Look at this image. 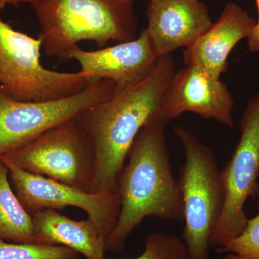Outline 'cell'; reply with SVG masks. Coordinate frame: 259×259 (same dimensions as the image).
<instances>
[{
  "label": "cell",
  "instance_id": "cell-19",
  "mask_svg": "<svg viewBox=\"0 0 259 259\" xmlns=\"http://www.w3.org/2000/svg\"><path fill=\"white\" fill-rule=\"evenodd\" d=\"M258 9V20L255 22L249 36L247 38L248 50L250 52H259V0H255Z\"/></svg>",
  "mask_w": 259,
  "mask_h": 259
},
{
  "label": "cell",
  "instance_id": "cell-13",
  "mask_svg": "<svg viewBox=\"0 0 259 259\" xmlns=\"http://www.w3.org/2000/svg\"><path fill=\"white\" fill-rule=\"evenodd\" d=\"M255 20L236 3H228L215 23L185 48V65L197 66L215 79L228 69V58L233 48L248 38Z\"/></svg>",
  "mask_w": 259,
  "mask_h": 259
},
{
  "label": "cell",
  "instance_id": "cell-10",
  "mask_svg": "<svg viewBox=\"0 0 259 259\" xmlns=\"http://www.w3.org/2000/svg\"><path fill=\"white\" fill-rule=\"evenodd\" d=\"M233 107L226 83L192 65L175 73L163 97V114L168 120L190 112L232 127Z\"/></svg>",
  "mask_w": 259,
  "mask_h": 259
},
{
  "label": "cell",
  "instance_id": "cell-9",
  "mask_svg": "<svg viewBox=\"0 0 259 259\" xmlns=\"http://www.w3.org/2000/svg\"><path fill=\"white\" fill-rule=\"evenodd\" d=\"M0 159L8 167L12 187L29 214L44 209L77 207L88 214L106 241L118 219L120 209L118 193L85 192L24 171L5 158Z\"/></svg>",
  "mask_w": 259,
  "mask_h": 259
},
{
  "label": "cell",
  "instance_id": "cell-7",
  "mask_svg": "<svg viewBox=\"0 0 259 259\" xmlns=\"http://www.w3.org/2000/svg\"><path fill=\"white\" fill-rule=\"evenodd\" d=\"M115 89L113 81L102 79L71 96L42 102L18 101L0 89V158L110 98Z\"/></svg>",
  "mask_w": 259,
  "mask_h": 259
},
{
  "label": "cell",
  "instance_id": "cell-3",
  "mask_svg": "<svg viewBox=\"0 0 259 259\" xmlns=\"http://www.w3.org/2000/svg\"><path fill=\"white\" fill-rule=\"evenodd\" d=\"M30 5L40 26L42 50L49 58L66 61L80 42L104 48L110 41L138 37L133 0H33Z\"/></svg>",
  "mask_w": 259,
  "mask_h": 259
},
{
  "label": "cell",
  "instance_id": "cell-4",
  "mask_svg": "<svg viewBox=\"0 0 259 259\" xmlns=\"http://www.w3.org/2000/svg\"><path fill=\"white\" fill-rule=\"evenodd\" d=\"M185 153L180 184L187 259H209L210 238L224 205L221 171L212 150L188 130L174 127Z\"/></svg>",
  "mask_w": 259,
  "mask_h": 259
},
{
  "label": "cell",
  "instance_id": "cell-2",
  "mask_svg": "<svg viewBox=\"0 0 259 259\" xmlns=\"http://www.w3.org/2000/svg\"><path fill=\"white\" fill-rule=\"evenodd\" d=\"M159 117L140 131L117 181L120 209L117 224L105 241V249L125 250L127 238L146 218L183 221L180 184L175 179L167 147L165 128Z\"/></svg>",
  "mask_w": 259,
  "mask_h": 259
},
{
  "label": "cell",
  "instance_id": "cell-5",
  "mask_svg": "<svg viewBox=\"0 0 259 259\" xmlns=\"http://www.w3.org/2000/svg\"><path fill=\"white\" fill-rule=\"evenodd\" d=\"M33 0H0V89L13 100L42 102L81 92L95 81L80 72H59L40 61L42 41L13 29L1 18L8 5L31 4Z\"/></svg>",
  "mask_w": 259,
  "mask_h": 259
},
{
  "label": "cell",
  "instance_id": "cell-16",
  "mask_svg": "<svg viewBox=\"0 0 259 259\" xmlns=\"http://www.w3.org/2000/svg\"><path fill=\"white\" fill-rule=\"evenodd\" d=\"M79 253L63 245L0 241V259H79Z\"/></svg>",
  "mask_w": 259,
  "mask_h": 259
},
{
  "label": "cell",
  "instance_id": "cell-8",
  "mask_svg": "<svg viewBox=\"0 0 259 259\" xmlns=\"http://www.w3.org/2000/svg\"><path fill=\"white\" fill-rule=\"evenodd\" d=\"M241 137L231 159L221 171L224 205L210 238L218 248L225 240L238 236L248 221L247 200L254 198L259 177V91L250 97L240 123Z\"/></svg>",
  "mask_w": 259,
  "mask_h": 259
},
{
  "label": "cell",
  "instance_id": "cell-20",
  "mask_svg": "<svg viewBox=\"0 0 259 259\" xmlns=\"http://www.w3.org/2000/svg\"><path fill=\"white\" fill-rule=\"evenodd\" d=\"M253 199H256L257 208L259 211V181L258 185H257L256 190H255V197Z\"/></svg>",
  "mask_w": 259,
  "mask_h": 259
},
{
  "label": "cell",
  "instance_id": "cell-15",
  "mask_svg": "<svg viewBox=\"0 0 259 259\" xmlns=\"http://www.w3.org/2000/svg\"><path fill=\"white\" fill-rule=\"evenodd\" d=\"M0 241L33 243V223L15 193L9 171L0 159Z\"/></svg>",
  "mask_w": 259,
  "mask_h": 259
},
{
  "label": "cell",
  "instance_id": "cell-1",
  "mask_svg": "<svg viewBox=\"0 0 259 259\" xmlns=\"http://www.w3.org/2000/svg\"><path fill=\"white\" fill-rule=\"evenodd\" d=\"M175 73L170 54L158 57L144 79L116 88L111 97L76 116L95 151L90 192L117 193V181L136 136L148 122L166 117L163 97Z\"/></svg>",
  "mask_w": 259,
  "mask_h": 259
},
{
  "label": "cell",
  "instance_id": "cell-11",
  "mask_svg": "<svg viewBox=\"0 0 259 259\" xmlns=\"http://www.w3.org/2000/svg\"><path fill=\"white\" fill-rule=\"evenodd\" d=\"M156 59L145 29L134 40L112 47L92 51L75 47L66 61H77L80 72L94 81L110 80L115 83L116 88L123 89L144 79Z\"/></svg>",
  "mask_w": 259,
  "mask_h": 259
},
{
  "label": "cell",
  "instance_id": "cell-17",
  "mask_svg": "<svg viewBox=\"0 0 259 259\" xmlns=\"http://www.w3.org/2000/svg\"><path fill=\"white\" fill-rule=\"evenodd\" d=\"M216 250L226 253L223 259H259V213L248 219L238 236L225 240Z\"/></svg>",
  "mask_w": 259,
  "mask_h": 259
},
{
  "label": "cell",
  "instance_id": "cell-12",
  "mask_svg": "<svg viewBox=\"0 0 259 259\" xmlns=\"http://www.w3.org/2000/svg\"><path fill=\"white\" fill-rule=\"evenodd\" d=\"M147 18L146 30L156 58L189 47L213 23L199 0H150Z\"/></svg>",
  "mask_w": 259,
  "mask_h": 259
},
{
  "label": "cell",
  "instance_id": "cell-18",
  "mask_svg": "<svg viewBox=\"0 0 259 259\" xmlns=\"http://www.w3.org/2000/svg\"><path fill=\"white\" fill-rule=\"evenodd\" d=\"M144 246V251L134 259H187V248L182 238L171 233H151L145 238Z\"/></svg>",
  "mask_w": 259,
  "mask_h": 259
},
{
  "label": "cell",
  "instance_id": "cell-21",
  "mask_svg": "<svg viewBox=\"0 0 259 259\" xmlns=\"http://www.w3.org/2000/svg\"><path fill=\"white\" fill-rule=\"evenodd\" d=\"M133 1H134V0H133Z\"/></svg>",
  "mask_w": 259,
  "mask_h": 259
},
{
  "label": "cell",
  "instance_id": "cell-6",
  "mask_svg": "<svg viewBox=\"0 0 259 259\" xmlns=\"http://www.w3.org/2000/svg\"><path fill=\"white\" fill-rule=\"evenodd\" d=\"M3 158L29 173L91 192L95 151L76 117L48 130Z\"/></svg>",
  "mask_w": 259,
  "mask_h": 259
},
{
  "label": "cell",
  "instance_id": "cell-14",
  "mask_svg": "<svg viewBox=\"0 0 259 259\" xmlns=\"http://www.w3.org/2000/svg\"><path fill=\"white\" fill-rule=\"evenodd\" d=\"M33 243L63 245L83 255L85 259L105 258V240L90 218L74 221L55 209L31 214Z\"/></svg>",
  "mask_w": 259,
  "mask_h": 259
}]
</instances>
